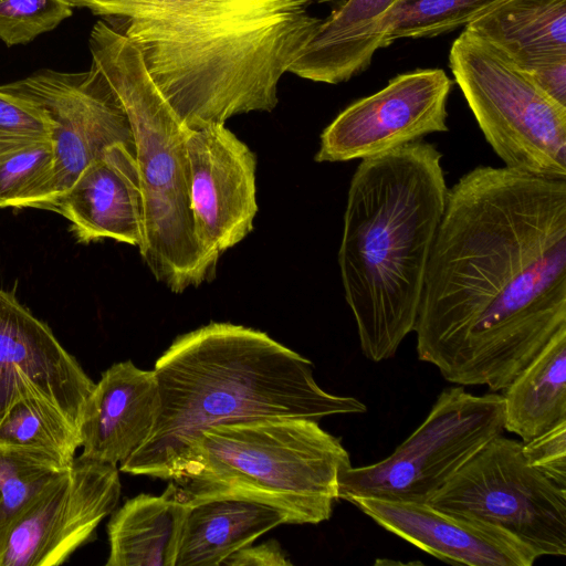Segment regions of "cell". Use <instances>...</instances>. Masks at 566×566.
<instances>
[{"instance_id":"6da1fadb","label":"cell","mask_w":566,"mask_h":566,"mask_svg":"<svg viewBox=\"0 0 566 566\" xmlns=\"http://www.w3.org/2000/svg\"><path fill=\"white\" fill-rule=\"evenodd\" d=\"M566 328V179L478 166L448 191L413 332L461 386L504 390Z\"/></svg>"},{"instance_id":"7a4b0ae2","label":"cell","mask_w":566,"mask_h":566,"mask_svg":"<svg viewBox=\"0 0 566 566\" xmlns=\"http://www.w3.org/2000/svg\"><path fill=\"white\" fill-rule=\"evenodd\" d=\"M311 0H91L115 17L189 129L271 112L279 82L322 18Z\"/></svg>"},{"instance_id":"3957f363","label":"cell","mask_w":566,"mask_h":566,"mask_svg":"<svg viewBox=\"0 0 566 566\" xmlns=\"http://www.w3.org/2000/svg\"><path fill=\"white\" fill-rule=\"evenodd\" d=\"M160 405L148 440L120 463L125 473L177 482L200 434L254 419L364 413L354 397L324 390L312 361L266 333L210 323L177 337L154 368Z\"/></svg>"},{"instance_id":"277c9868","label":"cell","mask_w":566,"mask_h":566,"mask_svg":"<svg viewBox=\"0 0 566 566\" xmlns=\"http://www.w3.org/2000/svg\"><path fill=\"white\" fill-rule=\"evenodd\" d=\"M441 159L419 140L361 159L352 177L338 264L371 361L395 356L413 332L449 191Z\"/></svg>"},{"instance_id":"5b68a950","label":"cell","mask_w":566,"mask_h":566,"mask_svg":"<svg viewBox=\"0 0 566 566\" xmlns=\"http://www.w3.org/2000/svg\"><path fill=\"white\" fill-rule=\"evenodd\" d=\"M88 44L92 63L108 82L133 133L144 201L142 258L158 282L182 293L211 279L218 263L203 251L195 232L186 147L189 128L125 34L101 20Z\"/></svg>"},{"instance_id":"8992f818","label":"cell","mask_w":566,"mask_h":566,"mask_svg":"<svg viewBox=\"0 0 566 566\" xmlns=\"http://www.w3.org/2000/svg\"><path fill=\"white\" fill-rule=\"evenodd\" d=\"M350 465L340 439L316 420H241L205 430L175 483L189 500L247 494L284 509L293 524H318L332 516L339 474Z\"/></svg>"},{"instance_id":"52a82bcc","label":"cell","mask_w":566,"mask_h":566,"mask_svg":"<svg viewBox=\"0 0 566 566\" xmlns=\"http://www.w3.org/2000/svg\"><path fill=\"white\" fill-rule=\"evenodd\" d=\"M449 67L504 167L566 179V106L500 50L464 30L451 44Z\"/></svg>"},{"instance_id":"ba28073f","label":"cell","mask_w":566,"mask_h":566,"mask_svg":"<svg viewBox=\"0 0 566 566\" xmlns=\"http://www.w3.org/2000/svg\"><path fill=\"white\" fill-rule=\"evenodd\" d=\"M504 431L503 396L446 388L421 424L374 464L344 469L338 499L428 502L483 446Z\"/></svg>"},{"instance_id":"9c48e42d","label":"cell","mask_w":566,"mask_h":566,"mask_svg":"<svg viewBox=\"0 0 566 566\" xmlns=\"http://www.w3.org/2000/svg\"><path fill=\"white\" fill-rule=\"evenodd\" d=\"M428 502L497 526L538 557L566 555V489L527 463L522 442L502 433L483 446Z\"/></svg>"},{"instance_id":"30bf717a","label":"cell","mask_w":566,"mask_h":566,"mask_svg":"<svg viewBox=\"0 0 566 566\" xmlns=\"http://www.w3.org/2000/svg\"><path fill=\"white\" fill-rule=\"evenodd\" d=\"M0 91L32 104L52 125L53 169L32 208L50 209L106 148L125 144L134 149L128 118L93 63L76 73L43 69Z\"/></svg>"},{"instance_id":"8fae6325","label":"cell","mask_w":566,"mask_h":566,"mask_svg":"<svg viewBox=\"0 0 566 566\" xmlns=\"http://www.w3.org/2000/svg\"><path fill=\"white\" fill-rule=\"evenodd\" d=\"M120 496L115 464L77 457L0 533V566H55L92 539Z\"/></svg>"},{"instance_id":"7c38bea8","label":"cell","mask_w":566,"mask_h":566,"mask_svg":"<svg viewBox=\"0 0 566 566\" xmlns=\"http://www.w3.org/2000/svg\"><path fill=\"white\" fill-rule=\"evenodd\" d=\"M452 81L442 69L396 75L361 97L323 130L317 163L365 159L448 132L447 102Z\"/></svg>"},{"instance_id":"4fadbf2b","label":"cell","mask_w":566,"mask_h":566,"mask_svg":"<svg viewBox=\"0 0 566 566\" xmlns=\"http://www.w3.org/2000/svg\"><path fill=\"white\" fill-rule=\"evenodd\" d=\"M186 147L196 237L218 262L253 230L256 158L224 124L189 129Z\"/></svg>"},{"instance_id":"5bb4252c","label":"cell","mask_w":566,"mask_h":566,"mask_svg":"<svg viewBox=\"0 0 566 566\" xmlns=\"http://www.w3.org/2000/svg\"><path fill=\"white\" fill-rule=\"evenodd\" d=\"M94 386L51 328L0 289V421L17 399L34 391L78 429Z\"/></svg>"},{"instance_id":"9a60e30c","label":"cell","mask_w":566,"mask_h":566,"mask_svg":"<svg viewBox=\"0 0 566 566\" xmlns=\"http://www.w3.org/2000/svg\"><path fill=\"white\" fill-rule=\"evenodd\" d=\"M386 531L433 557L469 566H532L538 556L504 530L434 507L429 502L352 497Z\"/></svg>"},{"instance_id":"2e32d148","label":"cell","mask_w":566,"mask_h":566,"mask_svg":"<svg viewBox=\"0 0 566 566\" xmlns=\"http://www.w3.org/2000/svg\"><path fill=\"white\" fill-rule=\"evenodd\" d=\"M49 210L63 214L81 242L114 239L134 247L144 240V201L134 149L106 148Z\"/></svg>"},{"instance_id":"e0dca14e","label":"cell","mask_w":566,"mask_h":566,"mask_svg":"<svg viewBox=\"0 0 566 566\" xmlns=\"http://www.w3.org/2000/svg\"><path fill=\"white\" fill-rule=\"evenodd\" d=\"M160 405L154 370L113 364L95 382L78 424L81 458L117 465L150 437Z\"/></svg>"},{"instance_id":"ac0fdd59","label":"cell","mask_w":566,"mask_h":566,"mask_svg":"<svg viewBox=\"0 0 566 566\" xmlns=\"http://www.w3.org/2000/svg\"><path fill=\"white\" fill-rule=\"evenodd\" d=\"M331 8L289 72L339 84L365 72L386 46L388 17L397 0H316Z\"/></svg>"},{"instance_id":"d6986e66","label":"cell","mask_w":566,"mask_h":566,"mask_svg":"<svg viewBox=\"0 0 566 566\" xmlns=\"http://www.w3.org/2000/svg\"><path fill=\"white\" fill-rule=\"evenodd\" d=\"M281 524L284 509L263 499L227 493L190 500L175 566H213Z\"/></svg>"},{"instance_id":"ffe728a7","label":"cell","mask_w":566,"mask_h":566,"mask_svg":"<svg viewBox=\"0 0 566 566\" xmlns=\"http://www.w3.org/2000/svg\"><path fill=\"white\" fill-rule=\"evenodd\" d=\"M190 505L175 482L161 495L127 500L107 524V566H175Z\"/></svg>"},{"instance_id":"44dd1931","label":"cell","mask_w":566,"mask_h":566,"mask_svg":"<svg viewBox=\"0 0 566 566\" xmlns=\"http://www.w3.org/2000/svg\"><path fill=\"white\" fill-rule=\"evenodd\" d=\"M463 30L526 71L566 56V0H505Z\"/></svg>"},{"instance_id":"7402d4cb","label":"cell","mask_w":566,"mask_h":566,"mask_svg":"<svg viewBox=\"0 0 566 566\" xmlns=\"http://www.w3.org/2000/svg\"><path fill=\"white\" fill-rule=\"evenodd\" d=\"M504 430L527 442L566 420V328L504 389Z\"/></svg>"},{"instance_id":"603a6c76","label":"cell","mask_w":566,"mask_h":566,"mask_svg":"<svg viewBox=\"0 0 566 566\" xmlns=\"http://www.w3.org/2000/svg\"><path fill=\"white\" fill-rule=\"evenodd\" d=\"M0 442L38 449L70 465L80 448V436L78 429L54 403L29 391L1 419Z\"/></svg>"},{"instance_id":"cb8c5ba5","label":"cell","mask_w":566,"mask_h":566,"mask_svg":"<svg viewBox=\"0 0 566 566\" xmlns=\"http://www.w3.org/2000/svg\"><path fill=\"white\" fill-rule=\"evenodd\" d=\"M70 465L48 452L0 442V533Z\"/></svg>"},{"instance_id":"d4e9b609","label":"cell","mask_w":566,"mask_h":566,"mask_svg":"<svg viewBox=\"0 0 566 566\" xmlns=\"http://www.w3.org/2000/svg\"><path fill=\"white\" fill-rule=\"evenodd\" d=\"M505 0H397L386 46L399 39L434 38L464 28Z\"/></svg>"},{"instance_id":"484cf974","label":"cell","mask_w":566,"mask_h":566,"mask_svg":"<svg viewBox=\"0 0 566 566\" xmlns=\"http://www.w3.org/2000/svg\"><path fill=\"white\" fill-rule=\"evenodd\" d=\"M54 161L52 139L0 150V208H32L48 185Z\"/></svg>"},{"instance_id":"4316f807","label":"cell","mask_w":566,"mask_h":566,"mask_svg":"<svg viewBox=\"0 0 566 566\" xmlns=\"http://www.w3.org/2000/svg\"><path fill=\"white\" fill-rule=\"evenodd\" d=\"M70 0H0V40L28 44L73 14Z\"/></svg>"},{"instance_id":"83f0119b","label":"cell","mask_w":566,"mask_h":566,"mask_svg":"<svg viewBox=\"0 0 566 566\" xmlns=\"http://www.w3.org/2000/svg\"><path fill=\"white\" fill-rule=\"evenodd\" d=\"M52 125L32 104L0 91V145L51 139Z\"/></svg>"},{"instance_id":"f1b7e54d","label":"cell","mask_w":566,"mask_h":566,"mask_svg":"<svg viewBox=\"0 0 566 566\" xmlns=\"http://www.w3.org/2000/svg\"><path fill=\"white\" fill-rule=\"evenodd\" d=\"M522 450L530 465L566 489V420L543 434L522 442Z\"/></svg>"},{"instance_id":"f546056e","label":"cell","mask_w":566,"mask_h":566,"mask_svg":"<svg viewBox=\"0 0 566 566\" xmlns=\"http://www.w3.org/2000/svg\"><path fill=\"white\" fill-rule=\"evenodd\" d=\"M524 72L544 93L566 106V56L538 63Z\"/></svg>"},{"instance_id":"4dcf8cb0","label":"cell","mask_w":566,"mask_h":566,"mask_svg":"<svg viewBox=\"0 0 566 566\" xmlns=\"http://www.w3.org/2000/svg\"><path fill=\"white\" fill-rule=\"evenodd\" d=\"M221 565L228 566H286L292 565L277 541L271 539L252 546L249 544L229 557Z\"/></svg>"}]
</instances>
